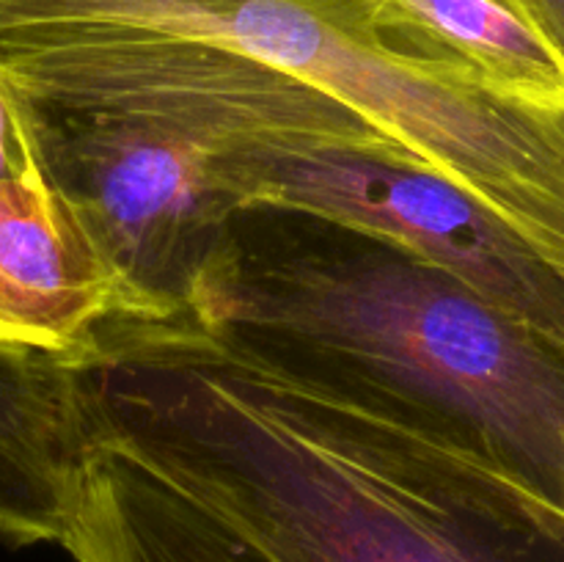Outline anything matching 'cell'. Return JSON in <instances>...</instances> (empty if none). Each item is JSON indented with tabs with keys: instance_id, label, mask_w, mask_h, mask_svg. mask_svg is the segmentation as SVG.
I'll return each instance as SVG.
<instances>
[{
	"instance_id": "7a4b0ae2",
	"label": "cell",
	"mask_w": 564,
	"mask_h": 562,
	"mask_svg": "<svg viewBox=\"0 0 564 562\" xmlns=\"http://www.w3.org/2000/svg\"><path fill=\"white\" fill-rule=\"evenodd\" d=\"M0 75L44 110L135 116L215 152L386 154L564 262V105L499 91L372 0H0Z\"/></svg>"
},
{
	"instance_id": "5b68a950",
	"label": "cell",
	"mask_w": 564,
	"mask_h": 562,
	"mask_svg": "<svg viewBox=\"0 0 564 562\" xmlns=\"http://www.w3.org/2000/svg\"><path fill=\"white\" fill-rule=\"evenodd\" d=\"M39 114L55 182L119 281L124 314L182 312L237 213L218 152L135 116Z\"/></svg>"
},
{
	"instance_id": "9c48e42d",
	"label": "cell",
	"mask_w": 564,
	"mask_h": 562,
	"mask_svg": "<svg viewBox=\"0 0 564 562\" xmlns=\"http://www.w3.org/2000/svg\"><path fill=\"white\" fill-rule=\"evenodd\" d=\"M386 25L538 105H564V53L532 0H372Z\"/></svg>"
},
{
	"instance_id": "3957f363",
	"label": "cell",
	"mask_w": 564,
	"mask_h": 562,
	"mask_svg": "<svg viewBox=\"0 0 564 562\" xmlns=\"http://www.w3.org/2000/svg\"><path fill=\"white\" fill-rule=\"evenodd\" d=\"M182 312L389 386L564 512V342L444 270L319 215L242 207Z\"/></svg>"
},
{
	"instance_id": "277c9868",
	"label": "cell",
	"mask_w": 564,
	"mask_h": 562,
	"mask_svg": "<svg viewBox=\"0 0 564 562\" xmlns=\"http://www.w3.org/2000/svg\"><path fill=\"white\" fill-rule=\"evenodd\" d=\"M218 169L237 209H297L378 237L564 342L562 259L444 176L312 143L220 149Z\"/></svg>"
},
{
	"instance_id": "8992f818",
	"label": "cell",
	"mask_w": 564,
	"mask_h": 562,
	"mask_svg": "<svg viewBox=\"0 0 564 562\" xmlns=\"http://www.w3.org/2000/svg\"><path fill=\"white\" fill-rule=\"evenodd\" d=\"M124 295L53 169H0V339L77 350Z\"/></svg>"
},
{
	"instance_id": "6da1fadb",
	"label": "cell",
	"mask_w": 564,
	"mask_h": 562,
	"mask_svg": "<svg viewBox=\"0 0 564 562\" xmlns=\"http://www.w3.org/2000/svg\"><path fill=\"white\" fill-rule=\"evenodd\" d=\"M91 439L273 562H564V512L449 419L187 312L80 345Z\"/></svg>"
},
{
	"instance_id": "52a82bcc",
	"label": "cell",
	"mask_w": 564,
	"mask_h": 562,
	"mask_svg": "<svg viewBox=\"0 0 564 562\" xmlns=\"http://www.w3.org/2000/svg\"><path fill=\"white\" fill-rule=\"evenodd\" d=\"M88 450L75 350L0 339V540L61 543Z\"/></svg>"
},
{
	"instance_id": "ba28073f",
	"label": "cell",
	"mask_w": 564,
	"mask_h": 562,
	"mask_svg": "<svg viewBox=\"0 0 564 562\" xmlns=\"http://www.w3.org/2000/svg\"><path fill=\"white\" fill-rule=\"evenodd\" d=\"M58 545L72 562H273L213 512L94 439Z\"/></svg>"
},
{
	"instance_id": "30bf717a",
	"label": "cell",
	"mask_w": 564,
	"mask_h": 562,
	"mask_svg": "<svg viewBox=\"0 0 564 562\" xmlns=\"http://www.w3.org/2000/svg\"><path fill=\"white\" fill-rule=\"evenodd\" d=\"M534 9L543 17L545 28L551 31V36L556 39L560 50L564 53V0H532Z\"/></svg>"
}]
</instances>
